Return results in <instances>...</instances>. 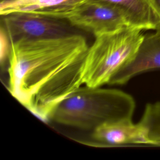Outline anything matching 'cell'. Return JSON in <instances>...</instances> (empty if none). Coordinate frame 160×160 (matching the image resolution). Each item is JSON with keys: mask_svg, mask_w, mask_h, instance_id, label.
<instances>
[{"mask_svg": "<svg viewBox=\"0 0 160 160\" xmlns=\"http://www.w3.org/2000/svg\"><path fill=\"white\" fill-rule=\"evenodd\" d=\"M88 49L85 38L77 34L11 42L9 91L38 118L49 121L57 106L84 84Z\"/></svg>", "mask_w": 160, "mask_h": 160, "instance_id": "1", "label": "cell"}, {"mask_svg": "<svg viewBox=\"0 0 160 160\" xmlns=\"http://www.w3.org/2000/svg\"><path fill=\"white\" fill-rule=\"evenodd\" d=\"M135 101L115 89L80 87L54 109L51 119L65 126L93 131L110 122L132 119Z\"/></svg>", "mask_w": 160, "mask_h": 160, "instance_id": "2", "label": "cell"}, {"mask_svg": "<svg viewBox=\"0 0 160 160\" xmlns=\"http://www.w3.org/2000/svg\"><path fill=\"white\" fill-rule=\"evenodd\" d=\"M142 31L125 26L96 36L88 51L83 83L92 88L109 84L111 78L134 57L144 37Z\"/></svg>", "mask_w": 160, "mask_h": 160, "instance_id": "3", "label": "cell"}, {"mask_svg": "<svg viewBox=\"0 0 160 160\" xmlns=\"http://www.w3.org/2000/svg\"><path fill=\"white\" fill-rule=\"evenodd\" d=\"M2 26L10 42L61 37L73 33L62 19L27 11L2 16Z\"/></svg>", "mask_w": 160, "mask_h": 160, "instance_id": "4", "label": "cell"}, {"mask_svg": "<svg viewBox=\"0 0 160 160\" xmlns=\"http://www.w3.org/2000/svg\"><path fill=\"white\" fill-rule=\"evenodd\" d=\"M76 27L92 33L95 37L128 26L121 11L116 7L99 1L87 0L66 18Z\"/></svg>", "mask_w": 160, "mask_h": 160, "instance_id": "5", "label": "cell"}, {"mask_svg": "<svg viewBox=\"0 0 160 160\" xmlns=\"http://www.w3.org/2000/svg\"><path fill=\"white\" fill-rule=\"evenodd\" d=\"M92 138L109 145L147 144L152 146L150 134L146 125L139 121L134 124L132 119H123L103 124L92 132Z\"/></svg>", "mask_w": 160, "mask_h": 160, "instance_id": "6", "label": "cell"}, {"mask_svg": "<svg viewBox=\"0 0 160 160\" xmlns=\"http://www.w3.org/2000/svg\"><path fill=\"white\" fill-rule=\"evenodd\" d=\"M160 69V35H144L134 57L110 80L109 84L122 85L132 77L151 69Z\"/></svg>", "mask_w": 160, "mask_h": 160, "instance_id": "7", "label": "cell"}, {"mask_svg": "<svg viewBox=\"0 0 160 160\" xmlns=\"http://www.w3.org/2000/svg\"><path fill=\"white\" fill-rule=\"evenodd\" d=\"M111 4L124 15L128 26L143 30L160 28V12L154 0H94Z\"/></svg>", "mask_w": 160, "mask_h": 160, "instance_id": "8", "label": "cell"}, {"mask_svg": "<svg viewBox=\"0 0 160 160\" xmlns=\"http://www.w3.org/2000/svg\"><path fill=\"white\" fill-rule=\"evenodd\" d=\"M87 0H47L29 9L38 14L66 19L67 16L76 8Z\"/></svg>", "mask_w": 160, "mask_h": 160, "instance_id": "9", "label": "cell"}, {"mask_svg": "<svg viewBox=\"0 0 160 160\" xmlns=\"http://www.w3.org/2000/svg\"><path fill=\"white\" fill-rule=\"evenodd\" d=\"M47 0H16L0 6L1 16L16 11H28L31 8Z\"/></svg>", "mask_w": 160, "mask_h": 160, "instance_id": "10", "label": "cell"}, {"mask_svg": "<svg viewBox=\"0 0 160 160\" xmlns=\"http://www.w3.org/2000/svg\"><path fill=\"white\" fill-rule=\"evenodd\" d=\"M0 60L2 64L6 59H8V56L10 50L11 42L9 39L6 34L4 30L1 28V34H0Z\"/></svg>", "mask_w": 160, "mask_h": 160, "instance_id": "11", "label": "cell"}, {"mask_svg": "<svg viewBox=\"0 0 160 160\" xmlns=\"http://www.w3.org/2000/svg\"><path fill=\"white\" fill-rule=\"evenodd\" d=\"M154 2L158 9V10L160 12V0H154ZM155 34H158V35H160V28L159 29H158L156 31H155Z\"/></svg>", "mask_w": 160, "mask_h": 160, "instance_id": "12", "label": "cell"}, {"mask_svg": "<svg viewBox=\"0 0 160 160\" xmlns=\"http://www.w3.org/2000/svg\"><path fill=\"white\" fill-rule=\"evenodd\" d=\"M16 1V0H0V6H3V5H5L8 3H9L12 1Z\"/></svg>", "mask_w": 160, "mask_h": 160, "instance_id": "13", "label": "cell"}]
</instances>
